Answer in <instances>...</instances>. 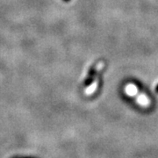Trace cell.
I'll use <instances>...</instances> for the list:
<instances>
[{"label":"cell","instance_id":"6da1fadb","mask_svg":"<svg viewBox=\"0 0 158 158\" xmlns=\"http://www.w3.org/2000/svg\"><path fill=\"white\" fill-rule=\"evenodd\" d=\"M136 101L142 107H148L150 105L149 98L145 94H143V93L137 94V96H136Z\"/></svg>","mask_w":158,"mask_h":158},{"label":"cell","instance_id":"7a4b0ae2","mask_svg":"<svg viewBox=\"0 0 158 158\" xmlns=\"http://www.w3.org/2000/svg\"><path fill=\"white\" fill-rule=\"evenodd\" d=\"M125 92L127 96L129 97H136L139 90H138V87L134 84H128L126 85L125 87Z\"/></svg>","mask_w":158,"mask_h":158}]
</instances>
